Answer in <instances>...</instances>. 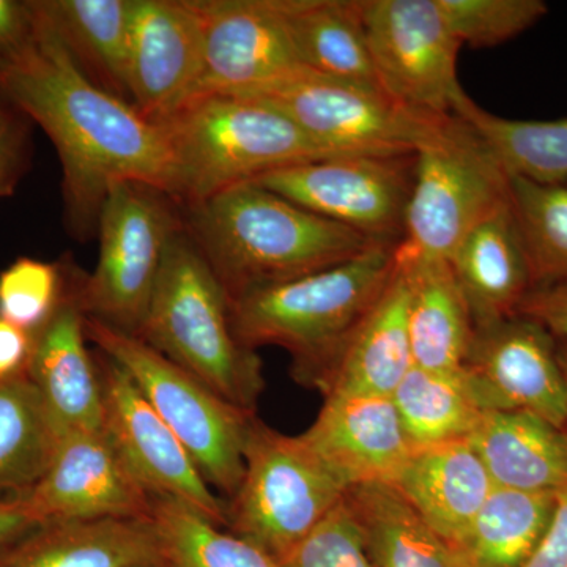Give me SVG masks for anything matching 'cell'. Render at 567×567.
I'll list each match as a JSON object with an SVG mask.
<instances>
[{
	"label": "cell",
	"mask_w": 567,
	"mask_h": 567,
	"mask_svg": "<svg viewBox=\"0 0 567 567\" xmlns=\"http://www.w3.org/2000/svg\"><path fill=\"white\" fill-rule=\"evenodd\" d=\"M391 401L413 450L468 442L483 415L464 369L443 372L413 365Z\"/></svg>",
	"instance_id": "f546056e"
},
{
	"label": "cell",
	"mask_w": 567,
	"mask_h": 567,
	"mask_svg": "<svg viewBox=\"0 0 567 567\" xmlns=\"http://www.w3.org/2000/svg\"><path fill=\"white\" fill-rule=\"evenodd\" d=\"M70 260L18 257L0 274V319L33 334L65 297Z\"/></svg>",
	"instance_id": "e575fe53"
},
{
	"label": "cell",
	"mask_w": 567,
	"mask_h": 567,
	"mask_svg": "<svg viewBox=\"0 0 567 567\" xmlns=\"http://www.w3.org/2000/svg\"><path fill=\"white\" fill-rule=\"evenodd\" d=\"M85 336L128 372L186 447L208 486L229 503L244 480L246 436L254 413L230 404L137 336L89 317Z\"/></svg>",
	"instance_id": "8992f818"
},
{
	"label": "cell",
	"mask_w": 567,
	"mask_h": 567,
	"mask_svg": "<svg viewBox=\"0 0 567 567\" xmlns=\"http://www.w3.org/2000/svg\"><path fill=\"white\" fill-rule=\"evenodd\" d=\"M137 338L230 404L254 413L265 390L262 361L235 333L229 295L185 226L167 245Z\"/></svg>",
	"instance_id": "5b68a950"
},
{
	"label": "cell",
	"mask_w": 567,
	"mask_h": 567,
	"mask_svg": "<svg viewBox=\"0 0 567 567\" xmlns=\"http://www.w3.org/2000/svg\"><path fill=\"white\" fill-rule=\"evenodd\" d=\"M32 334L0 319V383L28 377Z\"/></svg>",
	"instance_id": "b9f144b4"
},
{
	"label": "cell",
	"mask_w": 567,
	"mask_h": 567,
	"mask_svg": "<svg viewBox=\"0 0 567 567\" xmlns=\"http://www.w3.org/2000/svg\"><path fill=\"white\" fill-rule=\"evenodd\" d=\"M507 203L509 175L472 126L451 115L440 136L415 153L399 246L450 260L466 235Z\"/></svg>",
	"instance_id": "9c48e42d"
},
{
	"label": "cell",
	"mask_w": 567,
	"mask_h": 567,
	"mask_svg": "<svg viewBox=\"0 0 567 567\" xmlns=\"http://www.w3.org/2000/svg\"><path fill=\"white\" fill-rule=\"evenodd\" d=\"M82 73L130 102L128 33L132 0H39Z\"/></svg>",
	"instance_id": "4316f807"
},
{
	"label": "cell",
	"mask_w": 567,
	"mask_h": 567,
	"mask_svg": "<svg viewBox=\"0 0 567 567\" xmlns=\"http://www.w3.org/2000/svg\"><path fill=\"white\" fill-rule=\"evenodd\" d=\"M183 226L169 194L141 182H118L107 193L96 237L99 262L82 281L89 319L140 336L171 238Z\"/></svg>",
	"instance_id": "ba28073f"
},
{
	"label": "cell",
	"mask_w": 567,
	"mask_h": 567,
	"mask_svg": "<svg viewBox=\"0 0 567 567\" xmlns=\"http://www.w3.org/2000/svg\"><path fill=\"white\" fill-rule=\"evenodd\" d=\"M395 257L409 290L406 323L413 364L431 371H462L476 328L450 260L417 256L399 245Z\"/></svg>",
	"instance_id": "7402d4cb"
},
{
	"label": "cell",
	"mask_w": 567,
	"mask_h": 567,
	"mask_svg": "<svg viewBox=\"0 0 567 567\" xmlns=\"http://www.w3.org/2000/svg\"><path fill=\"white\" fill-rule=\"evenodd\" d=\"M84 276L70 260L62 303L32 334L28 377L61 435L104 429L102 377L85 336Z\"/></svg>",
	"instance_id": "ac0fdd59"
},
{
	"label": "cell",
	"mask_w": 567,
	"mask_h": 567,
	"mask_svg": "<svg viewBox=\"0 0 567 567\" xmlns=\"http://www.w3.org/2000/svg\"><path fill=\"white\" fill-rule=\"evenodd\" d=\"M151 520L164 567H282L256 544L167 496H153Z\"/></svg>",
	"instance_id": "d6a6232c"
},
{
	"label": "cell",
	"mask_w": 567,
	"mask_h": 567,
	"mask_svg": "<svg viewBox=\"0 0 567 567\" xmlns=\"http://www.w3.org/2000/svg\"><path fill=\"white\" fill-rule=\"evenodd\" d=\"M31 123L0 93V199L14 193L28 171Z\"/></svg>",
	"instance_id": "f35d334b"
},
{
	"label": "cell",
	"mask_w": 567,
	"mask_h": 567,
	"mask_svg": "<svg viewBox=\"0 0 567 567\" xmlns=\"http://www.w3.org/2000/svg\"><path fill=\"white\" fill-rule=\"evenodd\" d=\"M21 496L41 524L151 518L153 505L106 429L61 435L47 472Z\"/></svg>",
	"instance_id": "2e32d148"
},
{
	"label": "cell",
	"mask_w": 567,
	"mask_h": 567,
	"mask_svg": "<svg viewBox=\"0 0 567 567\" xmlns=\"http://www.w3.org/2000/svg\"><path fill=\"white\" fill-rule=\"evenodd\" d=\"M182 218L229 300L346 262L377 244L256 183L183 208Z\"/></svg>",
	"instance_id": "7a4b0ae2"
},
{
	"label": "cell",
	"mask_w": 567,
	"mask_h": 567,
	"mask_svg": "<svg viewBox=\"0 0 567 567\" xmlns=\"http://www.w3.org/2000/svg\"><path fill=\"white\" fill-rule=\"evenodd\" d=\"M380 87L417 114L454 115L465 95L457 78L461 43L439 0H360Z\"/></svg>",
	"instance_id": "8fae6325"
},
{
	"label": "cell",
	"mask_w": 567,
	"mask_h": 567,
	"mask_svg": "<svg viewBox=\"0 0 567 567\" xmlns=\"http://www.w3.org/2000/svg\"><path fill=\"white\" fill-rule=\"evenodd\" d=\"M40 524L41 522L21 495L0 498V544Z\"/></svg>",
	"instance_id": "7bdbcfd3"
},
{
	"label": "cell",
	"mask_w": 567,
	"mask_h": 567,
	"mask_svg": "<svg viewBox=\"0 0 567 567\" xmlns=\"http://www.w3.org/2000/svg\"><path fill=\"white\" fill-rule=\"evenodd\" d=\"M306 443L347 487L393 484L413 447L391 398L324 394Z\"/></svg>",
	"instance_id": "d6986e66"
},
{
	"label": "cell",
	"mask_w": 567,
	"mask_h": 567,
	"mask_svg": "<svg viewBox=\"0 0 567 567\" xmlns=\"http://www.w3.org/2000/svg\"><path fill=\"white\" fill-rule=\"evenodd\" d=\"M102 377L104 429L152 496H167L227 528V503L200 475L186 447L148 404L128 372L106 354L96 357Z\"/></svg>",
	"instance_id": "5bb4252c"
},
{
	"label": "cell",
	"mask_w": 567,
	"mask_h": 567,
	"mask_svg": "<svg viewBox=\"0 0 567 567\" xmlns=\"http://www.w3.org/2000/svg\"><path fill=\"white\" fill-rule=\"evenodd\" d=\"M517 316L536 320L557 339H567V284L536 287L525 298Z\"/></svg>",
	"instance_id": "ab89813d"
},
{
	"label": "cell",
	"mask_w": 567,
	"mask_h": 567,
	"mask_svg": "<svg viewBox=\"0 0 567 567\" xmlns=\"http://www.w3.org/2000/svg\"><path fill=\"white\" fill-rule=\"evenodd\" d=\"M193 2L204 37L203 76L196 96L252 95L306 70L281 0Z\"/></svg>",
	"instance_id": "9a60e30c"
},
{
	"label": "cell",
	"mask_w": 567,
	"mask_h": 567,
	"mask_svg": "<svg viewBox=\"0 0 567 567\" xmlns=\"http://www.w3.org/2000/svg\"><path fill=\"white\" fill-rule=\"evenodd\" d=\"M282 567H375L346 498L281 559Z\"/></svg>",
	"instance_id": "8d00e7d4"
},
{
	"label": "cell",
	"mask_w": 567,
	"mask_h": 567,
	"mask_svg": "<svg viewBox=\"0 0 567 567\" xmlns=\"http://www.w3.org/2000/svg\"><path fill=\"white\" fill-rule=\"evenodd\" d=\"M246 96L281 111L338 155H413L435 141L451 117L417 114L379 89L308 70Z\"/></svg>",
	"instance_id": "30bf717a"
},
{
	"label": "cell",
	"mask_w": 567,
	"mask_h": 567,
	"mask_svg": "<svg viewBox=\"0 0 567 567\" xmlns=\"http://www.w3.org/2000/svg\"><path fill=\"white\" fill-rule=\"evenodd\" d=\"M159 123L169 144V196L181 210L282 167L341 156L249 96H196Z\"/></svg>",
	"instance_id": "277c9868"
},
{
	"label": "cell",
	"mask_w": 567,
	"mask_h": 567,
	"mask_svg": "<svg viewBox=\"0 0 567 567\" xmlns=\"http://www.w3.org/2000/svg\"><path fill=\"white\" fill-rule=\"evenodd\" d=\"M524 567H567V484L555 494L546 533Z\"/></svg>",
	"instance_id": "60d3db41"
},
{
	"label": "cell",
	"mask_w": 567,
	"mask_h": 567,
	"mask_svg": "<svg viewBox=\"0 0 567 567\" xmlns=\"http://www.w3.org/2000/svg\"><path fill=\"white\" fill-rule=\"evenodd\" d=\"M509 203L535 289L567 284V183L509 177Z\"/></svg>",
	"instance_id": "836d02e7"
},
{
	"label": "cell",
	"mask_w": 567,
	"mask_h": 567,
	"mask_svg": "<svg viewBox=\"0 0 567 567\" xmlns=\"http://www.w3.org/2000/svg\"><path fill=\"white\" fill-rule=\"evenodd\" d=\"M567 183V182H566Z\"/></svg>",
	"instance_id": "bcb514c9"
},
{
	"label": "cell",
	"mask_w": 567,
	"mask_h": 567,
	"mask_svg": "<svg viewBox=\"0 0 567 567\" xmlns=\"http://www.w3.org/2000/svg\"><path fill=\"white\" fill-rule=\"evenodd\" d=\"M454 115L472 126L509 177L537 183L567 182V118L499 117L477 106L466 93L458 100Z\"/></svg>",
	"instance_id": "4dcf8cb0"
},
{
	"label": "cell",
	"mask_w": 567,
	"mask_h": 567,
	"mask_svg": "<svg viewBox=\"0 0 567 567\" xmlns=\"http://www.w3.org/2000/svg\"><path fill=\"white\" fill-rule=\"evenodd\" d=\"M558 342V360L561 364L563 372H565L566 385H567V339H557ZM567 434V429H566Z\"/></svg>",
	"instance_id": "ee69618b"
},
{
	"label": "cell",
	"mask_w": 567,
	"mask_h": 567,
	"mask_svg": "<svg viewBox=\"0 0 567 567\" xmlns=\"http://www.w3.org/2000/svg\"><path fill=\"white\" fill-rule=\"evenodd\" d=\"M391 486L450 546L461 539L495 488L468 442L413 450Z\"/></svg>",
	"instance_id": "cb8c5ba5"
},
{
	"label": "cell",
	"mask_w": 567,
	"mask_h": 567,
	"mask_svg": "<svg viewBox=\"0 0 567 567\" xmlns=\"http://www.w3.org/2000/svg\"><path fill=\"white\" fill-rule=\"evenodd\" d=\"M342 483L303 436L251 417L240 487L227 503V528L281 561L346 498Z\"/></svg>",
	"instance_id": "52a82bcc"
},
{
	"label": "cell",
	"mask_w": 567,
	"mask_h": 567,
	"mask_svg": "<svg viewBox=\"0 0 567 567\" xmlns=\"http://www.w3.org/2000/svg\"><path fill=\"white\" fill-rule=\"evenodd\" d=\"M555 494L494 488L472 525L454 543L461 567H524L543 539Z\"/></svg>",
	"instance_id": "f1b7e54d"
},
{
	"label": "cell",
	"mask_w": 567,
	"mask_h": 567,
	"mask_svg": "<svg viewBox=\"0 0 567 567\" xmlns=\"http://www.w3.org/2000/svg\"><path fill=\"white\" fill-rule=\"evenodd\" d=\"M375 567H461L442 536L391 484H363L346 495Z\"/></svg>",
	"instance_id": "83f0119b"
},
{
	"label": "cell",
	"mask_w": 567,
	"mask_h": 567,
	"mask_svg": "<svg viewBox=\"0 0 567 567\" xmlns=\"http://www.w3.org/2000/svg\"><path fill=\"white\" fill-rule=\"evenodd\" d=\"M450 264L476 330L517 316L525 298L535 289L511 203L466 235Z\"/></svg>",
	"instance_id": "603a6c76"
},
{
	"label": "cell",
	"mask_w": 567,
	"mask_h": 567,
	"mask_svg": "<svg viewBox=\"0 0 567 567\" xmlns=\"http://www.w3.org/2000/svg\"><path fill=\"white\" fill-rule=\"evenodd\" d=\"M40 31L37 0H0V80L31 54Z\"/></svg>",
	"instance_id": "74e56055"
},
{
	"label": "cell",
	"mask_w": 567,
	"mask_h": 567,
	"mask_svg": "<svg viewBox=\"0 0 567 567\" xmlns=\"http://www.w3.org/2000/svg\"><path fill=\"white\" fill-rule=\"evenodd\" d=\"M398 245L377 241L346 262L238 295L230 300L235 333L248 349L287 350L298 382L317 386L346 339L390 286Z\"/></svg>",
	"instance_id": "3957f363"
},
{
	"label": "cell",
	"mask_w": 567,
	"mask_h": 567,
	"mask_svg": "<svg viewBox=\"0 0 567 567\" xmlns=\"http://www.w3.org/2000/svg\"><path fill=\"white\" fill-rule=\"evenodd\" d=\"M413 155H341L295 164L252 183L377 241L399 244Z\"/></svg>",
	"instance_id": "7c38bea8"
},
{
	"label": "cell",
	"mask_w": 567,
	"mask_h": 567,
	"mask_svg": "<svg viewBox=\"0 0 567 567\" xmlns=\"http://www.w3.org/2000/svg\"><path fill=\"white\" fill-rule=\"evenodd\" d=\"M145 567H164V566H163V563H158V565H151V566H145Z\"/></svg>",
	"instance_id": "f6af8a7d"
},
{
	"label": "cell",
	"mask_w": 567,
	"mask_h": 567,
	"mask_svg": "<svg viewBox=\"0 0 567 567\" xmlns=\"http://www.w3.org/2000/svg\"><path fill=\"white\" fill-rule=\"evenodd\" d=\"M281 7L306 70L382 91L360 0H281Z\"/></svg>",
	"instance_id": "484cf974"
},
{
	"label": "cell",
	"mask_w": 567,
	"mask_h": 567,
	"mask_svg": "<svg viewBox=\"0 0 567 567\" xmlns=\"http://www.w3.org/2000/svg\"><path fill=\"white\" fill-rule=\"evenodd\" d=\"M461 47L494 48L516 39L548 13L544 0H439Z\"/></svg>",
	"instance_id": "d590c367"
},
{
	"label": "cell",
	"mask_w": 567,
	"mask_h": 567,
	"mask_svg": "<svg viewBox=\"0 0 567 567\" xmlns=\"http://www.w3.org/2000/svg\"><path fill=\"white\" fill-rule=\"evenodd\" d=\"M59 439L29 377L0 383V498L24 494L39 483Z\"/></svg>",
	"instance_id": "1f68e13d"
},
{
	"label": "cell",
	"mask_w": 567,
	"mask_h": 567,
	"mask_svg": "<svg viewBox=\"0 0 567 567\" xmlns=\"http://www.w3.org/2000/svg\"><path fill=\"white\" fill-rule=\"evenodd\" d=\"M204 65L203 22L193 0H132L130 102L163 122L196 99Z\"/></svg>",
	"instance_id": "e0dca14e"
},
{
	"label": "cell",
	"mask_w": 567,
	"mask_h": 567,
	"mask_svg": "<svg viewBox=\"0 0 567 567\" xmlns=\"http://www.w3.org/2000/svg\"><path fill=\"white\" fill-rule=\"evenodd\" d=\"M409 290L395 265L393 279L374 308L354 327L316 388L324 394L391 398L413 368L406 323Z\"/></svg>",
	"instance_id": "44dd1931"
},
{
	"label": "cell",
	"mask_w": 567,
	"mask_h": 567,
	"mask_svg": "<svg viewBox=\"0 0 567 567\" xmlns=\"http://www.w3.org/2000/svg\"><path fill=\"white\" fill-rule=\"evenodd\" d=\"M40 17L39 43L0 80V93L54 144L66 227L91 240L115 183H147L169 194V144L163 123L93 84L41 10Z\"/></svg>",
	"instance_id": "6da1fadb"
},
{
	"label": "cell",
	"mask_w": 567,
	"mask_h": 567,
	"mask_svg": "<svg viewBox=\"0 0 567 567\" xmlns=\"http://www.w3.org/2000/svg\"><path fill=\"white\" fill-rule=\"evenodd\" d=\"M464 374L483 412H525L567 429V385L557 338L524 316L477 328Z\"/></svg>",
	"instance_id": "4fadbf2b"
},
{
	"label": "cell",
	"mask_w": 567,
	"mask_h": 567,
	"mask_svg": "<svg viewBox=\"0 0 567 567\" xmlns=\"http://www.w3.org/2000/svg\"><path fill=\"white\" fill-rule=\"evenodd\" d=\"M151 518L43 522L0 544V567H145L158 565Z\"/></svg>",
	"instance_id": "ffe728a7"
},
{
	"label": "cell",
	"mask_w": 567,
	"mask_h": 567,
	"mask_svg": "<svg viewBox=\"0 0 567 567\" xmlns=\"http://www.w3.org/2000/svg\"><path fill=\"white\" fill-rule=\"evenodd\" d=\"M470 446L496 488L557 494L567 484V434L525 412H483Z\"/></svg>",
	"instance_id": "d4e9b609"
}]
</instances>
